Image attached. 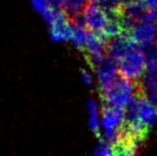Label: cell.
Returning <instances> with one entry per match:
<instances>
[{"label":"cell","instance_id":"6da1fadb","mask_svg":"<svg viewBox=\"0 0 157 156\" xmlns=\"http://www.w3.org/2000/svg\"><path fill=\"white\" fill-rule=\"evenodd\" d=\"M140 92L144 91L138 81L130 80L119 74L108 87L101 90V95L106 104L125 107Z\"/></svg>","mask_w":157,"mask_h":156},{"label":"cell","instance_id":"7a4b0ae2","mask_svg":"<svg viewBox=\"0 0 157 156\" xmlns=\"http://www.w3.org/2000/svg\"><path fill=\"white\" fill-rule=\"evenodd\" d=\"M119 74L130 80L138 81L145 71L147 60L143 49L134 44L117 61Z\"/></svg>","mask_w":157,"mask_h":156},{"label":"cell","instance_id":"3957f363","mask_svg":"<svg viewBox=\"0 0 157 156\" xmlns=\"http://www.w3.org/2000/svg\"><path fill=\"white\" fill-rule=\"evenodd\" d=\"M99 123L104 129L107 142L113 146L119 140L121 128L125 123V107L104 103L101 108V121Z\"/></svg>","mask_w":157,"mask_h":156},{"label":"cell","instance_id":"277c9868","mask_svg":"<svg viewBox=\"0 0 157 156\" xmlns=\"http://www.w3.org/2000/svg\"><path fill=\"white\" fill-rule=\"evenodd\" d=\"M129 36L141 48H150L157 45V24L149 21H140L132 25Z\"/></svg>","mask_w":157,"mask_h":156},{"label":"cell","instance_id":"5b68a950","mask_svg":"<svg viewBox=\"0 0 157 156\" xmlns=\"http://www.w3.org/2000/svg\"><path fill=\"white\" fill-rule=\"evenodd\" d=\"M82 17L86 27L89 31L103 36L104 31L109 23V15L103 9L99 8L96 3L89 2L83 9Z\"/></svg>","mask_w":157,"mask_h":156},{"label":"cell","instance_id":"8992f818","mask_svg":"<svg viewBox=\"0 0 157 156\" xmlns=\"http://www.w3.org/2000/svg\"><path fill=\"white\" fill-rule=\"evenodd\" d=\"M135 44V42L130 39L129 36H118L107 40L106 45V52L108 56L114 61H118L123 55Z\"/></svg>","mask_w":157,"mask_h":156},{"label":"cell","instance_id":"52a82bcc","mask_svg":"<svg viewBox=\"0 0 157 156\" xmlns=\"http://www.w3.org/2000/svg\"><path fill=\"white\" fill-rule=\"evenodd\" d=\"M106 45H107V40L103 36L92 31H88L82 51L85 52V57L103 56L106 54Z\"/></svg>","mask_w":157,"mask_h":156},{"label":"cell","instance_id":"ba28073f","mask_svg":"<svg viewBox=\"0 0 157 156\" xmlns=\"http://www.w3.org/2000/svg\"><path fill=\"white\" fill-rule=\"evenodd\" d=\"M60 9L66 14L68 19H73L76 15L82 13L89 0H59Z\"/></svg>","mask_w":157,"mask_h":156},{"label":"cell","instance_id":"9c48e42d","mask_svg":"<svg viewBox=\"0 0 157 156\" xmlns=\"http://www.w3.org/2000/svg\"><path fill=\"white\" fill-rule=\"evenodd\" d=\"M140 79L144 93L157 91V67H145V71Z\"/></svg>","mask_w":157,"mask_h":156},{"label":"cell","instance_id":"30bf717a","mask_svg":"<svg viewBox=\"0 0 157 156\" xmlns=\"http://www.w3.org/2000/svg\"><path fill=\"white\" fill-rule=\"evenodd\" d=\"M88 109H89V124L90 128L92 131L101 138V134H99V113H98V107H97L96 102L93 100L88 101Z\"/></svg>","mask_w":157,"mask_h":156},{"label":"cell","instance_id":"8fae6325","mask_svg":"<svg viewBox=\"0 0 157 156\" xmlns=\"http://www.w3.org/2000/svg\"><path fill=\"white\" fill-rule=\"evenodd\" d=\"M126 0H97L95 3L103 9L108 15L116 14L122 11Z\"/></svg>","mask_w":157,"mask_h":156},{"label":"cell","instance_id":"7c38bea8","mask_svg":"<svg viewBox=\"0 0 157 156\" xmlns=\"http://www.w3.org/2000/svg\"><path fill=\"white\" fill-rule=\"evenodd\" d=\"M71 25H72V28H73V34H72L71 41L74 43L75 47L78 48L79 50L82 51L89 30L85 27H80V26L73 25V24H71Z\"/></svg>","mask_w":157,"mask_h":156},{"label":"cell","instance_id":"4fadbf2b","mask_svg":"<svg viewBox=\"0 0 157 156\" xmlns=\"http://www.w3.org/2000/svg\"><path fill=\"white\" fill-rule=\"evenodd\" d=\"M99 139H101V138H99ZM93 154L95 156H111V155H114V152H113V149H112L111 144L104 141L103 139H101L99 140L98 146H97L96 149L94 150Z\"/></svg>","mask_w":157,"mask_h":156},{"label":"cell","instance_id":"5bb4252c","mask_svg":"<svg viewBox=\"0 0 157 156\" xmlns=\"http://www.w3.org/2000/svg\"><path fill=\"white\" fill-rule=\"evenodd\" d=\"M31 1L35 11L40 13L42 16H44L52 8L49 4V0H31Z\"/></svg>","mask_w":157,"mask_h":156},{"label":"cell","instance_id":"9a60e30c","mask_svg":"<svg viewBox=\"0 0 157 156\" xmlns=\"http://www.w3.org/2000/svg\"><path fill=\"white\" fill-rule=\"evenodd\" d=\"M143 21H149L157 24V8H147Z\"/></svg>","mask_w":157,"mask_h":156},{"label":"cell","instance_id":"2e32d148","mask_svg":"<svg viewBox=\"0 0 157 156\" xmlns=\"http://www.w3.org/2000/svg\"><path fill=\"white\" fill-rule=\"evenodd\" d=\"M81 78H82V81L86 86H88L89 88H92L94 85V80L92 75L87 71V70H81Z\"/></svg>","mask_w":157,"mask_h":156},{"label":"cell","instance_id":"e0dca14e","mask_svg":"<svg viewBox=\"0 0 157 156\" xmlns=\"http://www.w3.org/2000/svg\"><path fill=\"white\" fill-rule=\"evenodd\" d=\"M145 97L149 100V102H151L155 107H157V91H152V92H147Z\"/></svg>","mask_w":157,"mask_h":156},{"label":"cell","instance_id":"ac0fdd59","mask_svg":"<svg viewBox=\"0 0 157 156\" xmlns=\"http://www.w3.org/2000/svg\"><path fill=\"white\" fill-rule=\"evenodd\" d=\"M147 8H157V0H143Z\"/></svg>","mask_w":157,"mask_h":156},{"label":"cell","instance_id":"d6986e66","mask_svg":"<svg viewBox=\"0 0 157 156\" xmlns=\"http://www.w3.org/2000/svg\"><path fill=\"white\" fill-rule=\"evenodd\" d=\"M96 1H97V0H89V2H93V3H95Z\"/></svg>","mask_w":157,"mask_h":156},{"label":"cell","instance_id":"ffe728a7","mask_svg":"<svg viewBox=\"0 0 157 156\" xmlns=\"http://www.w3.org/2000/svg\"><path fill=\"white\" fill-rule=\"evenodd\" d=\"M156 46H157V45H156Z\"/></svg>","mask_w":157,"mask_h":156}]
</instances>
